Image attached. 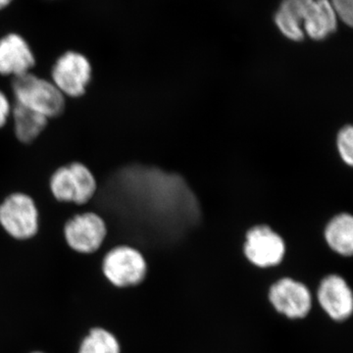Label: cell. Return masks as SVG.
Returning <instances> with one entry per match:
<instances>
[{
	"instance_id": "obj_8",
	"label": "cell",
	"mask_w": 353,
	"mask_h": 353,
	"mask_svg": "<svg viewBox=\"0 0 353 353\" xmlns=\"http://www.w3.org/2000/svg\"><path fill=\"white\" fill-rule=\"evenodd\" d=\"M269 301L279 313L290 319L305 318L313 304L310 290L292 278L281 279L272 285Z\"/></svg>"
},
{
	"instance_id": "obj_15",
	"label": "cell",
	"mask_w": 353,
	"mask_h": 353,
	"mask_svg": "<svg viewBox=\"0 0 353 353\" xmlns=\"http://www.w3.org/2000/svg\"><path fill=\"white\" fill-rule=\"evenodd\" d=\"M79 353H120V345L110 332L94 329L83 340Z\"/></svg>"
},
{
	"instance_id": "obj_12",
	"label": "cell",
	"mask_w": 353,
	"mask_h": 353,
	"mask_svg": "<svg viewBox=\"0 0 353 353\" xmlns=\"http://www.w3.org/2000/svg\"><path fill=\"white\" fill-rule=\"evenodd\" d=\"M10 123L16 141L20 145H31L43 136L50 120L43 114L12 101Z\"/></svg>"
},
{
	"instance_id": "obj_11",
	"label": "cell",
	"mask_w": 353,
	"mask_h": 353,
	"mask_svg": "<svg viewBox=\"0 0 353 353\" xmlns=\"http://www.w3.org/2000/svg\"><path fill=\"white\" fill-rule=\"evenodd\" d=\"M314 0H282L275 15L274 22L278 31L285 39L294 43L305 39L304 24Z\"/></svg>"
},
{
	"instance_id": "obj_16",
	"label": "cell",
	"mask_w": 353,
	"mask_h": 353,
	"mask_svg": "<svg viewBox=\"0 0 353 353\" xmlns=\"http://www.w3.org/2000/svg\"><path fill=\"white\" fill-rule=\"evenodd\" d=\"M336 148L343 161L353 168V125H345L339 131Z\"/></svg>"
},
{
	"instance_id": "obj_20",
	"label": "cell",
	"mask_w": 353,
	"mask_h": 353,
	"mask_svg": "<svg viewBox=\"0 0 353 353\" xmlns=\"http://www.w3.org/2000/svg\"><path fill=\"white\" fill-rule=\"evenodd\" d=\"M36 353H41V352H36Z\"/></svg>"
},
{
	"instance_id": "obj_14",
	"label": "cell",
	"mask_w": 353,
	"mask_h": 353,
	"mask_svg": "<svg viewBox=\"0 0 353 353\" xmlns=\"http://www.w3.org/2000/svg\"><path fill=\"white\" fill-rule=\"evenodd\" d=\"M324 238L334 253L343 257H352L353 215L343 212L334 216L325 227Z\"/></svg>"
},
{
	"instance_id": "obj_17",
	"label": "cell",
	"mask_w": 353,
	"mask_h": 353,
	"mask_svg": "<svg viewBox=\"0 0 353 353\" xmlns=\"http://www.w3.org/2000/svg\"><path fill=\"white\" fill-rule=\"evenodd\" d=\"M340 22L353 29V0H331Z\"/></svg>"
},
{
	"instance_id": "obj_5",
	"label": "cell",
	"mask_w": 353,
	"mask_h": 353,
	"mask_svg": "<svg viewBox=\"0 0 353 353\" xmlns=\"http://www.w3.org/2000/svg\"><path fill=\"white\" fill-rule=\"evenodd\" d=\"M108 228L101 213L83 208L70 216L63 225L65 241L79 253L97 252L108 236Z\"/></svg>"
},
{
	"instance_id": "obj_6",
	"label": "cell",
	"mask_w": 353,
	"mask_h": 353,
	"mask_svg": "<svg viewBox=\"0 0 353 353\" xmlns=\"http://www.w3.org/2000/svg\"><path fill=\"white\" fill-rule=\"evenodd\" d=\"M103 273L116 287H132L145 279L148 265L136 248L119 245L112 248L103 260Z\"/></svg>"
},
{
	"instance_id": "obj_7",
	"label": "cell",
	"mask_w": 353,
	"mask_h": 353,
	"mask_svg": "<svg viewBox=\"0 0 353 353\" xmlns=\"http://www.w3.org/2000/svg\"><path fill=\"white\" fill-rule=\"evenodd\" d=\"M243 252L248 261L260 268L277 266L284 259L285 243L282 236L267 225L252 228L246 233Z\"/></svg>"
},
{
	"instance_id": "obj_9",
	"label": "cell",
	"mask_w": 353,
	"mask_h": 353,
	"mask_svg": "<svg viewBox=\"0 0 353 353\" xmlns=\"http://www.w3.org/2000/svg\"><path fill=\"white\" fill-rule=\"evenodd\" d=\"M320 307L334 322H345L353 315V290L339 274L322 279L317 290Z\"/></svg>"
},
{
	"instance_id": "obj_18",
	"label": "cell",
	"mask_w": 353,
	"mask_h": 353,
	"mask_svg": "<svg viewBox=\"0 0 353 353\" xmlns=\"http://www.w3.org/2000/svg\"><path fill=\"white\" fill-rule=\"evenodd\" d=\"M12 101L3 88H0V130L4 129L10 121Z\"/></svg>"
},
{
	"instance_id": "obj_4",
	"label": "cell",
	"mask_w": 353,
	"mask_h": 353,
	"mask_svg": "<svg viewBox=\"0 0 353 353\" xmlns=\"http://www.w3.org/2000/svg\"><path fill=\"white\" fill-rule=\"evenodd\" d=\"M94 65L80 51L66 50L55 58L50 79L70 101L82 99L94 79Z\"/></svg>"
},
{
	"instance_id": "obj_19",
	"label": "cell",
	"mask_w": 353,
	"mask_h": 353,
	"mask_svg": "<svg viewBox=\"0 0 353 353\" xmlns=\"http://www.w3.org/2000/svg\"><path fill=\"white\" fill-rule=\"evenodd\" d=\"M12 0H0V9L4 8V7L8 6Z\"/></svg>"
},
{
	"instance_id": "obj_10",
	"label": "cell",
	"mask_w": 353,
	"mask_h": 353,
	"mask_svg": "<svg viewBox=\"0 0 353 353\" xmlns=\"http://www.w3.org/2000/svg\"><path fill=\"white\" fill-rule=\"evenodd\" d=\"M38 58L27 39L10 32L0 39V78H16L36 71Z\"/></svg>"
},
{
	"instance_id": "obj_2",
	"label": "cell",
	"mask_w": 353,
	"mask_h": 353,
	"mask_svg": "<svg viewBox=\"0 0 353 353\" xmlns=\"http://www.w3.org/2000/svg\"><path fill=\"white\" fill-rule=\"evenodd\" d=\"M48 187L57 203L87 208L97 196L99 183L88 165L72 161L57 167L51 173Z\"/></svg>"
},
{
	"instance_id": "obj_3",
	"label": "cell",
	"mask_w": 353,
	"mask_h": 353,
	"mask_svg": "<svg viewBox=\"0 0 353 353\" xmlns=\"http://www.w3.org/2000/svg\"><path fill=\"white\" fill-rule=\"evenodd\" d=\"M41 210L36 199L25 192H12L0 201V228L16 241H29L39 234Z\"/></svg>"
},
{
	"instance_id": "obj_1",
	"label": "cell",
	"mask_w": 353,
	"mask_h": 353,
	"mask_svg": "<svg viewBox=\"0 0 353 353\" xmlns=\"http://www.w3.org/2000/svg\"><path fill=\"white\" fill-rule=\"evenodd\" d=\"M6 92L11 101L43 114L50 120L61 117L68 104V99L52 81L36 72L8 79Z\"/></svg>"
},
{
	"instance_id": "obj_13",
	"label": "cell",
	"mask_w": 353,
	"mask_h": 353,
	"mask_svg": "<svg viewBox=\"0 0 353 353\" xmlns=\"http://www.w3.org/2000/svg\"><path fill=\"white\" fill-rule=\"evenodd\" d=\"M339 23L331 0H314L304 24V34L312 41H324L336 32Z\"/></svg>"
}]
</instances>
